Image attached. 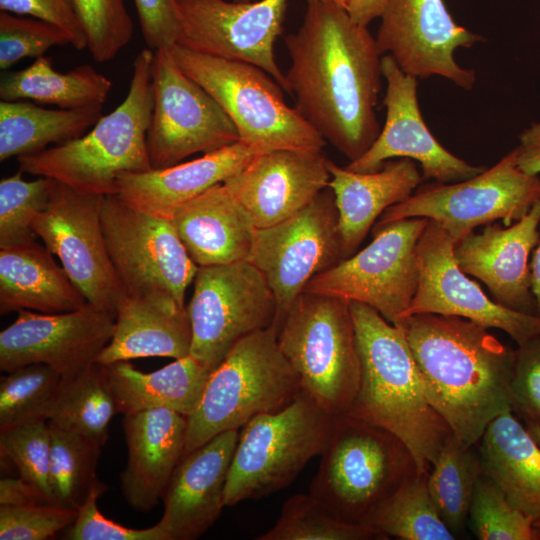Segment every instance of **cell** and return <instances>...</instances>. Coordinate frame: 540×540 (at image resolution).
Instances as JSON below:
<instances>
[{
  "label": "cell",
  "instance_id": "cell-1",
  "mask_svg": "<svg viewBox=\"0 0 540 540\" xmlns=\"http://www.w3.org/2000/svg\"><path fill=\"white\" fill-rule=\"evenodd\" d=\"M284 42L295 108L350 161L359 158L381 131L375 113L382 75L376 39L346 8L309 0L301 26Z\"/></svg>",
  "mask_w": 540,
  "mask_h": 540
},
{
  "label": "cell",
  "instance_id": "cell-2",
  "mask_svg": "<svg viewBox=\"0 0 540 540\" xmlns=\"http://www.w3.org/2000/svg\"><path fill=\"white\" fill-rule=\"evenodd\" d=\"M395 325L410 346L429 403L461 442L476 445L491 421L511 411L515 350L458 316L413 314Z\"/></svg>",
  "mask_w": 540,
  "mask_h": 540
},
{
  "label": "cell",
  "instance_id": "cell-3",
  "mask_svg": "<svg viewBox=\"0 0 540 540\" xmlns=\"http://www.w3.org/2000/svg\"><path fill=\"white\" fill-rule=\"evenodd\" d=\"M361 364L359 388L346 414L396 435L428 473L452 433L429 403L402 329L376 310L350 302Z\"/></svg>",
  "mask_w": 540,
  "mask_h": 540
},
{
  "label": "cell",
  "instance_id": "cell-4",
  "mask_svg": "<svg viewBox=\"0 0 540 540\" xmlns=\"http://www.w3.org/2000/svg\"><path fill=\"white\" fill-rule=\"evenodd\" d=\"M154 52L142 49L133 62L125 99L79 138L17 157L19 170L61 182L77 191L116 195L117 178L152 168L147 131L153 108Z\"/></svg>",
  "mask_w": 540,
  "mask_h": 540
},
{
  "label": "cell",
  "instance_id": "cell-5",
  "mask_svg": "<svg viewBox=\"0 0 540 540\" xmlns=\"http://www.w3.org/2000/svg\"><path fill=\"white\" fill-rule=\"evenodd\" d=\"M309 493L338 519L367 525L378 507L420 474L396 435L348 414L335 417Z\"/></svg>",
  "mask_w": 540,
  "mask_h": 540
},
{
  "label": "cell",
  "instance_id": "cell-6",
  "mask_svg": "<svg viewBox=\"0 0 540 540\" xmlns=\"http://www.w3.org/2000/svg\"><path fill=\"white\" fill-rule=\"evenodd\" d=\"M301 391L274 326L241 339L212 372L198 407L187 417L184 454L260 414L284 408Z\"/></svg>",
  "mask_w": 540,
  "mask_h": 540
},
{
  "label": "cell",
  "instance_id": "cell-7",
  "mask_svg": "<svg viewBox=\"0 0 540 540\" xmlns=\"http://www.w3.org/2000/svg\"><path fill=\"white\" fill-rule=\"evenodd\" d=\"M276 332L302 391L330 415L346 414L361 376L350 302L303 292Z\"/></svg>",
  "mask_w": 540,
  "mask_h": 540
},
{
  "label": "cell",
  "instance_id": "cell-8",
  "mask_svg": "<svg viewBox=\"0 0 540 540\" xmlns=\"http://www.w3.org/2000/svg\"><path fill=\"white\" fill-rule=\"evenodd\" d=\"M179 67L224 109L239 141L263 152L321 151L326 140L284 100L282 87L263 69L240 61L199 53L175 44Z\"/></svg>",
  "mask_w": 540,
  "mask_h": 540
},
{
  "label": "cell",
  "instance_id": "cell-9",
  "mask_svg": "<svg viewBox=\"0 0 540 540\" xmlns=\"http://www.w3.org/2000/svg\"><path fill=\"white\" fill-rule=\"evenodd\" d=\"M334 422L335 417L303 391L284 408L251 419L239 433L225 506L286 488L312 458L322 455Z\"/></svg>",
  "mask_w": 540,
  "mask_h": 540
},
{
  "label": "cell",
  "instance_id": "cell-10",
  "mask_svg": "<svg viewBox=\"0 0 540 540\" xmlns=\"http://www.w3.org/2000/svg\"><path fill=\"white\" fill-rule=\"evenodd\" d=\"M540 200V178L517 166L512 150L498 163L469 179L434 183L388 209L375 226L424 217L437 222L454 243L481 225L501 220L510 226L529 213Z\"/></svg>",
  "mask_w": 540,
  "mask_h": 540
},
{
  "label": "cell",
  "instance_id": "cell-11",
  "mask_svg": "<svg viewBox=\"0 0 540 540\" xmlns=\"http://www.w3.org/2000/svg\"><path fill=\"white\" fill-rule=\"evenodd\" d=\"M428 222L412 217L374 226L366 247L316 275L304 292L363 303L397 324L417 289L416 248Z\"/></svg>",
  "mask_w": 540,
  "mask_h": 540
},
{
  "label": "cell",
  "instance_id": "cell-12",
  "mask_svg": "<svg viewBox=\"0 0 540 540\" xmlns=\"http://www.w3.org/2000/svg\"><path fill=\"white\" fill-rule=\"evenodd\" d=\"M187 306L190 355L215 370L241 339L273 326L276 300L264 275L250 262L199 267Z\"/></svg>",
  "mask_w": 540,
  "mask_h": 540
},
{
  "label": "cell",
  "instance_id": "cell-13",
  "mask_svg": "<svg viewBox=\"0 0 540 540\" xmlns=\"http://www.w3.org/2000/svg\"><path fill=\"white\" fill-rule=\"evenodd\" d=\"M153 108L147 148L153 169L169 167L197 153L239 141L234 123L220 104L175 61L171 49L154 51Z\"/></svg>",
  "mask_w": 540,
  "mask_h": 540
},
{
  "label": "cell",
  "instance_id": "cell-14",
  "mask_svg": "<svg viewBox=\"0 0 540 540\" xmlns=\"http://www.w3.org/2000/svg\"><path fill=\"white\" fill-rule=\"evenodd\" d=\"M341 260L338 211L329 186L289 218L256 229L247 261L274 294L275 329L308 283Z\"/></svg>",
  "mask_w": 540,
  "mask_h": 540
},
{
  "label": "cell",
  "instance_id": "cell-15",
  "mask_svg": "<svg viewBox=\"0 0 540 540\" xmlns=\"http://www.w3.org/2000/svg\"><path fill=\"white\" fill-rule=\"evenodd\" d=\"M101 221L108 252L124 292L163 290L185 305L199 267L171 220L140 211L116 195L103 199Z\"/></svg>",
  "mask_w": 540,
  "mask_h": 540
},
{
  "label": "cell",
  "instance_id": "cell-16",
  "mask_svg": "<svg viewBox=\"0 0 540 540\" xmlns=\"http://www.w3.org/2000/svg\"><path fill=\"white\" fill-rule=\"evenodd\" d=\"M104 195L56 182L46 208L33 224L87 302L115 316L124 295L112 264L101 221Z\"/></svg>",
  "mask_w": 540,
  "mask_h": 540
},
{
  "label": "cell",
  "instance_id": "cell-17",
  "mask_svg": "<svg viewBox=\"0 0 540 540\" xmlns=\"http://www.w3.org/2000/svg\"><path fill=\"white\" fill-rule=\"evenodd\" d=\"M177 9L176 44L255 65L290 94L286 75L274 56V43L283 30L287 0H177Z\"/></svg>",
  "mask_w": 540,
  "mask_h": 540
},
{
  "label": "cell",
  "instance_id": "cell-18",
  "mask_svg": "<svg viewBox=\"0 0 540 540\" xmlns=\"http://www.w3.org/2000/svg\"><path fill=\"white\" fill-rule=\"evenodd\" d=\"M450 235L429 220L417 243L418 284L404 317L458 316L507 333L518 346L540 336V316L506 308L490 299L457 265Z\"/></svg>",
  "mask_w": 540,
  "mask_h": 540
},
{
  "label": "cell",
  "instance_id": "cell-19",
  "mask_svg": "<svg viewBox=\"0 0 540 540\" xmlns=\"http://www.w3.org/2000/svg\"><path fill=\"white\" fill-rule=\"evenodd\" d=\"M380 18L378 50L389 53L404 73L414 78L441 76L472 89L475 73L458 65L454 52L483 38L458 25L444 0H387Z\"/></svg>",
  "mask_w": 540,
  "mask_h": 540
},
{
  "label": "cell",
  "instance_id": "cell-20",
  "mask_svg": "<svg viewBox=\"0 0 540 540\" xmlns=\"http://www.w3.org/2000/svg\"><path fill=\"white\" fill-rule=\"evenodd\" d=\"M114 329L115 316L89 303L64 313L20 310L0 333V369L42 363L70 378L96 362Z\"/></svg>",
  "mask_w": 540,
  "mask_h": 540
},
{
  "label": "cell",
  "instance_id": "cell-21",
  "mask_svg": "<svg viewBox=\"0 0 540 540\" xmlns=\"http://www.w3.org/2000/svg\"><path fill=\"white\" fill-rule=\"evenodd\" d=\"M381 69L387 83L385 124L369 149L350 161L347 169L374 172L388 159L409 158L419 162L423 180L437 183L463 181L485 170L453 155L433 136L420 112L417 78L404 73L389 54L381 58Z\"/></svg>",
  "mask_w": 540,
  "mask_h": 540
},
{
  "label": "cell",
  "instance_id": "cell-22",
  "mask_svg": "<svg viewBox=\"0 0 540 540\" xmlns=\"http://www.w3.org/2000/svg\"><path fill=\"white\" fill-rule=\"evenodd\" d=\"M329 181L328 159L321 151L272 150L257 154L223 183L256 228H266L305 208Z\"/></svg>",
  "mask_w": 540,
  "mask_h": 540
},
{
  "label": "cell",
  "instance_id": "cell-23",
  "mask_svg": "<svg viewBox=\"0 0 540 540\" xmlns=\"http://www.w3.org/2000/svg\"><path fill=\"white\" fill-rule=\"evenodd\" d=\"M539 224L540 200L510 226L489 223L456 242L455 261L466 275L482 281L498 304L536 314L529 257L540 240Z\"/></svg>",
  "mask_w": 540,
  "mask_h": 540
},
{
  "label": "cell",
  "instance_id": "cell-24",
  "mask_svg": "<svg viewBox=\"0 0 540 540\" xmlns=\"http://www.w3.org/2000/svg\"><path fill=\"white\" fill-rule=\"evenodd\" d=\"M238 437V430L225 431L183 455L164 492L157 523L168 540L197 539L220 516Z\"/></svg>",
  "mask_w": 540,
  "mask_h": 540
},
{
  "label": "cell",
  "instance_id": "cell-25",
  "mask_svg": "<svg viewBox=\"0 0 540 540\" xmlns=\"http://www.w3.org/2000/svg\"><path fill=\"white\" fill-rule=\"evenodd\" d=\"M128 450L121 491L137 511L149 512L160 500L185 452L187 417L168 408L126 414Z\"/></svg>",
  "mask_w": 540,
  "mask_h": 540
},
{
  "label": "cell",
  "instance_id": "cell-26",
  "mask_svg": "<svg viewBox=\"0 0 540 540\" xmlns=\"http://www.w3.org/2000/svg\"><path fill=\"white\" fill-rule=\"evenodd\" d=\"M261 152L238 141L169 167L122 173L116 196L140 211L171 220L181 205L224 182Z\"/></svg>",
  "mask_w": 540,
  "mask_h": 540
},
{
  "label": "cell",
  "instance_id": "cell-27",
  "mask_svg": "<svg viewBox=\"0 0 540 540\" xmlns=\"http://www.w3.org/2000/svg\"><path fill=\"white\" fill-rule=\"evenodd\" d=\"M192 326L187 306L169 292L125 293L118 303L115 329L96 362L108 365L146 357L180 359L190 354Z\"/></svg>",
  "mask_w": 540,
  "mask_h": 540
},
{
  "label": "cell",
  "instance_id": "cell-28",
  "mask_svg": "<svg viewBox=\"0 0 540 540\" xmlns=\"http://www.w3.org/2000/svg\"><path fill=\"white\" fill-rule=\"evenodd\" d=\"M331 188L338 211L343 259L358 246L383 212L409 198L423 181L412 159L386 161L374 172H355L328 160Z\"/></svg>",
  "mask_w": 540,
  "mask_h": 540
},
{
  "label": "cell",
  "instance_id": "cell-29",
  "mask_svg": "<svg viewBox=\"0 0 540 540\" xmlns=\"http://www.w3.org/2000/svg\"><path fill=\"white\" fill-rule=\"evenodd\" d=\"M171 221L198 267L247 261L257 229L223 182L181 205Z\"/></svg>",
  "mask_w": 540,
  "mask_h": 540
},
{
  "label": "cell",
  "instance_id": "cell-30",
  "mask_svg": "<svg viewBox=\"0 0 540 540\" xmlns=\"http://www.w3.org/2000/svg\"><path fill=\"white\" fill-rule=\"evenodd\" d=\"M52 253L36 242L0 248V313H64L87 304Z\"/></svg>",
  "mask_w": 540,
  "mask_h": 540
},
{
  "label": "cell",
  "instance_id": "cell-31",
  "mask_svg": "<svg viewBox=\"0 0 540 540\" xmlns=\"http://www.w3.org/2000/svg\"><path fill=\"white\" fill-rule=\"evenodd\" d=\"M482 473L519 511L540 522V446L507 411L485 429L476 444Z\"/></svg>",
  "mask_w": 540,
  "mask_h": 540
},
{
  "label": "cell",
  "instance_id": "cell-32",
  "mask_svg": "<svg viewBox=\"0 0 540 540\" xmlns=\"http://www.w3.org/2000/svg\"><path fill=\"white\" fill-rule=\"evenodd\" d=\"M103 366L118 413L124 415L168 408L188 417L198 407L214 371L190 354L150 373L139 371L129 361Z\"/></svg>",
  "mask_w": 540,
  "mask_h": 540
},
{
  "label": "cell",
  "instance_id": "cell-33",
  "mask_svg": "<svg viewBox=\"0 0 540 540\" xmlns=\"http://www.w3.org/2000/svg\"><path fill=\"white\" fill-rule=\"evenodd\" d=\"M102 106L47 109L25 100L0 102V161L38 153L84 135Z\"/></svg>",
  "mask_w": 540,
  "mask_h": 540
},
{
  "label": "cell",
  "instance_id": "cell-34",
  "mask_svg": "<svg viewBox=\"0 0 540 540\" xmlns=\"http://www.w3.org/2000/svg\"><path fill=\"white\" fill-rule=\"evenodd\" d=\"M111 88L112 81L89 64L61 73L54 69L50 58L40 56L28 67L2 77L0 99L79 109L102 106Z\"/></svg>",
  "mask_w": 540,
  "mask_h": 540
},
{
  "label": "cell",
  "instance_id": "cell-35",
  "mask_svg": "<svg viewBox=\"0 0 540 540\" xmlns=\"http://www.w3.org/2000/svg\"><path fill=\"white\" fill-rule=\"evenodd\" d=\"M116 413L104 366L94 362L78 374L62 378L47 420L103 446Z\"/></svg>",
  "mask_w": 540,
  "mask_h": 540
},
{
  "label": "cell",
  "instance_id": "cell-36",
  "mask_svg": "<svg viewBox=\"0 0 540 540\" xmlns=\"http://www.w3.org/2000/svg\"><path fill=\"white\" fill-rule=\"evenodd\" d=\"M476 445L461 442L450 433L428 472V490L438 512L455 534L467 523L477 481L482 473Z\"/></svg>",
  "mask_w": 540,
  "mask_h": 540
},
{
  "label": "cell",
  "instance_id": "cell-37",
  "mask_svg": "<svg viewBox=\"0 0 540 540\" xmlns=\"http://www.w3.org/2000/svg\"><path fill=\"white\" fill-rule=\"evenodd\" d=\"M428 473L406 481L374 512L367 522L387 538L453 540L455 534L441 518L428 490Z\"/></svg>",
  "mask_w": 540,
  "mask_h": 540
},
{
  "label": "cell",
  "instance_id": "cell-38",
  "mask_svg": "<svg viewBox=\"0 0 540 540\" xmlns=\"http://www.w3.org/2000/svg\"><path fill=\"white\" fill-rule=\"evenodd\" d=\"M48 423L52 504L77 511L100 483L96 467L102 446L53 422Z\"/></svg>",
  "mask_w": 540,
  "mask_h": 540
},
{
  "label": "cell",
  "instance_id": "cell-39",
  "mask_svg": "<svg viewBox=\"0 0 540 540\" xmlns=\"http://www.w3.org/2000/svg\"><path fill=\"white\" fill-rule=\"evenodd\" d=\"M259 540H372L387 539L377 529L342 521L310 493L288 498L275 525Z\"/></svg>",
  "mask_w": 540,
  "mask_h": 540
},
{
  "label": "cell",
  "instance_id": "cell-40",
  "mask_svg": "<svg viewBox=\"0 0 540 540\" xmlns=\"http://www.w3.org/2000/svg\"><path fill=\"white\" fill-rule=\"evenodd\" d=\"M7 373L0 381V431L34 420H47L62 380L59 373L42 363Z\"/></svg>",
  "mask_w": 540,
  "mask_h": 540
},
{
  "label": "cell",
  "instance_id": "cell-41",
  "mask_svg": "<svg viewBox=\"0 0 540 540\" xmlns=\"http://www.w3.org/2000/svg\"><path fill=\"white\" fill-rule=\"evenodd\" d=\"M22 173L19 170L0 181V248L36 242L33 224L57 182L42 176L26 181Z\"/></svg>",
  "mask_w": 540,
  "mask_h": 540
},
{
  "label": "cell",
  "instance_id": "cell-42",
  "mask_svg": "<svg viewBox=\"0 0 540 540\" xmlns=\"http://www.w3.org/2000/svg\"><path fill=\"white\" fill-rule=\"evenodd\" d=\"M467 523L480 540L540 539V528L534 521L515 508L484 474L475 486Z\"/></svg>",
  "mask_w": 540,
  "mask_h": 540
},
{
  "label": "cell",
  "instance_id": "cell-43",
  "mask_svg": "<svg viewBox=\"0 0 540 540\" xmlns=\"http://www.w3.org/2000/svg\"><path fill=\"white\" fill-rule=\"evenodd\" d=\"M1 459L16 467L19 477L37 488L52 504L50 487L51 439L47 420L30 421L0 431Z\"/></svg>",
  "mask_w": 540,
  "mask_h": 540
},
{
  "label": "cell",
  "instance_id": "cell-44",
  "mask_svg": "<svg viewBox=\"0 0 540 540\" xmlns=\"http://www.w3.org/2000/svg\"><path fill=\"white\" fill-rule=\"evenodd\" d=\"M96 62L112 60L133 37V22L123 0H72Z\"/></svg>",
  "mask_w": 540,
  "mask_h": 540
},
{
  "label": "cell",
  "instance_id": "cell-45",
  "mask_svg": "<svg viewBox=\"0 0 540 540\" xmlns=\"http://www.w3.org/2000/svg\"><path fill=\"white\" fill-rule=\"evenodd\" d=\"M70 44L60 28L33 18L0 11V68L6 70L18 61L44 56L54 46Z\"/></svg>",
  "mask_w": 540,
  "mask_h": 540
},
{
  "label": "cell",
  "instance_id": "cell-46",
  "mask_svg": "<svg viewBox=\"0 0 540 540\" xmlns=\"http://www.w3.org/2000/svg\"><path fill=\"white\" fill-rule=\"evenodd\" d=\"M77 511L51 504L0 505L1 540H46L69 527Z\"/></svg>",
  "mask_w": 540,
  "mask_h": 540
},
{
  "label": "cell",
  "instance_id": "cell-47",
  "mask_svg": "<svg viewBox=\"0 0 540 540\" xmlns=\"http://www.w3.org/2000/svg\"><path fill=\"white\" fill-rule=\"evenodd\" d=\"M511 412L525 425H540V336L515 350L509 386Z\"/></svg>",
  "mask_w": 540,
  "mask_h": 540
},
{
  "label": "cell",
  "instance_id": "cell-48",
  "mask_svg": "<svg viewBox=\"0 0 540 540\" xmlns=\"http://www.w3.org/2000/svg\"><path fill=\"white\" fill-rule=\"evenodd\" d=\"M107 487L97 484L83 505L77 510L75 521L69 526L65 539L69 540H168L163 529L155 526L136 529L123 526L105 517L97 501Z\"/></svg>",
  "mask_w": 540,
  "mask_h": 540
},
{
  "label": "cell",
  "instance_id": "cell-49",
  "mask_svg": "<svg viewBox=\"0 0 540 540\" xmlns=\"http://www.w3.org/2000/svg\"><path fill=\"white\" fill-rule=\"evenodd\" d=\"M0 11L48 22L66 33L77 50L87 47V38L72 0H0Z\"/></svg>",
  "mask_w": 540,
  "mask_h": 540
},
{
  "label": "cell",
  "instance_id": "cell-50",
  "mask_svg": "<svg viewBox=\"0 0 540 540\" xmlns=\"http://www.w3.org/2000/svg\"><path fill=\"white\" fill-rule=\"evenodd\" d=\"M149 48L171 49L179 34L177 0H133Z\"/></svg>",
  "mask_w": 540,
  "mask_h": 540
},
{
  "label": "cell",
  "instance_id": "cell-51",
  "mask_svg": "<svg viewBox=\"0 0 540 540\" xmlns=\"http://www.w3.org/2000/svg\"><path fill=\"white\" fill-rule=\"evenodd\" d=\"M513 150L519 169L529 175L540 174V121L519 135V145Z\"/></svg>",
  "mask_w": 540,
  "mask_h": 540
},
{
  "label": "cell",
  "instance_id": "cell-52",
  "mask_svg": "<svg viewBox=\"0 0 540 540\" xmlns=\"http://www.w3.org/2000/svg\"><path fill=\"white\" fill-rule=\"evenodd\" d=\"M50 504L33 485L19 477L0 481V505Z\"/></svg>",
  "mask_w": 540,
  "mask_h": 540
},
{
  "label": "cell",
  "instance_id": "cell-53",
  "mask_svg": "<svg viewBox=\"0 0 540 540\" xmlns=\"http://www.w3.org/2000/svg\"><path fill=\"white\" fill-rule=\"evenodd\" d=\"M387 0H353L347 11L353 21L367 26L373 19L381 17Z\"/></svg>",
  "mask_w": 540,
  "mask_h": 540
},
{
  "label": "cell",
  "instance_id": "cell-54",
  "mask_svg": "<svg viewBox=\"0 0 540 540\" xmlns=\"http://www.w3.org/2000/svg\"><path fill=\"white\" fill-rule=\"evenodd\" d=\"M531 266L532 292L536 301V315L540 316V240L533 253Z\"/></svg>",
  "mask_w": 540,
  "mask_h": 540
},
{
  "label": "cell",
  "instance_id": "cell-55",
  "mask_svg": "<svg viewBox=\"0 0 540 540\" xmlns=\"http://www.w3.org/2000/svg\"><path fill=\"white\" fill-rule=\"evenodd\" d=\"M527 431L535 440V442L540 446V425H525Z\"/></svg>",
  "mask_w": 540,
  "mask_h": 540
},
{
  "label": "cell",
  "instance_id": "cell-56",
  "mask_svg": "<svg viewBox=\"0 0 540 540\" xmlns=\"http://www.w3.org/2000/svg\"><path fill=\"white\" fill-rule=\"evenodd\" d=\"M333 2H335L336 4L344 7V8H348V6L353 2V0H331Z\"/></svg>",
  "mask_w": 540,
  "mask_h": 540
},
{
  "label": "cell",
  "instance_id": "cell-57",
  "mask_svg": "<svg viewBox=\"0 0 540 540\" xmlns=\"http://www.w3.org/2000/svg\"><path fill=\"white\" fill-rule=\"evenodd\" d=\"M234 1H237V2H251V1H256V0H234Z\"/></svg>",
  "mask_w": 540,
  "mask_h": 540
},
{
  "label": "cell",
  "instance_id": "cell-58",
  "mask_svg": "<svg viewBox=\"0 0 540 540\" xmlns=\"http://www.w3.org/2000/svg\"><path fill=\"white\" fill-rule=\"evenodd\" d=\"M534 525L538 528H540V522H535Z\"/></svg>",
  "mask_w": 540,
  "mask_h": 540
},
{
  "label": "cell",
  "instance_id": "cell-59",
  "mask_svg": "<svg viewBox=\"0 0 540 540\" xmlns=\"http://www.w3.org/2000/svg\"><path fill=\"white\" fill-rule=\"evenodd\" d=\"M306 1H309V0H306Z\"/></svg>",
  "mask_w": 540,
  "mask_h": 540
}]
</instances>
